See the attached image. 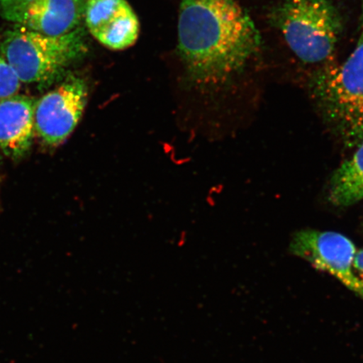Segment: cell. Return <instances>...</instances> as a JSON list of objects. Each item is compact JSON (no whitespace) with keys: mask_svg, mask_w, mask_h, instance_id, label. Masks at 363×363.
I'll use <instances>...</instances> for the list:
<instances>
[{"mask_svg":"<svg viewBox=\"0 0 363 363\" xmlns=\"http://www.w3.org/2000/svg\"><path fill=\"white\" fill-rule=\"evenodd\" d=\"M36 99L12 95L0 99V151L11 159H20L33 144L34 107Z\"/></svg>","mask_w":363,"mask_h":363,"instance_id":"9","label":"cell"},{"mask_svg":"<svg viewBox=\"0 0 363 363\" xmlns=\"http://www.w3.org/2000/svg\"><path fill=\"white\" fill-rule=\"evenodd\" d=\"M267 19L306 65L328 62L344 30L335 0H280L270 9Z\"/></svg>","mask_w":363,"mask_h":363,"instance_id":"3","label":"cell"},{"mask_svg":"<svg viewBox=\"0 0 363 363\" xmlns=\"http://www.w3.org/2000/svg\"><path fill=\"white\" fill-rule=\"evenodd\" d=\"M329 199L335 206H350L363 199V140L331 177Z\"/></svg>","mask_w":363,"mask_h":363,"instance_id":"10","label":"cell"},{"mask_svg":"<svg viewBox=\"0 0 363 363\" xmlns=\"http://www.w3.org/2000/svg\"><path fill=\"white\" fill-rule=\"evenodd\" d=\"M84 21L93 38L113 51L133 47L139 38L138 17L126 0H89Z\"/></svg>","mask_w":363,"mask_h":363,"instance_id":"8","label":"cell"},{"mask_svg":"<svg viewBox=\"0 0 363 363\" xmlns=\"http://www.w3.org/2000/svg\"><path fill=\"white\" fill-rule=\"evenodd\" d=\"M359 296L363 299V287H362V291L359 294Z\"/></svg>","mask_w":363,"mask_h":363,"instance_id":"14","label":"cell"},{"mask_svg":"<svg viewBox=\"0 0 363 363\" xmlns=\"http://www.w3.org/2000/svg\"><path fill=\"white\" fill-rule=\"evenodd\" d=\"M21 81L6 59L0 54V99L17 94Z\"/></svg>","mask_w":363,"mask_h":363,"instance_id":"11","label":"cell"},{"mask_svg":"<svg viewBox=\"0 0 363 363\" xmlns=\"http://www.w3.org/2000/svg\"><path fill=\"white\" fill-rule=\"evenodd\" d=\"M89 0H0V16L35 33L57 36L78 29Z\"/></svg>","mask_w":363,"mask_h":363,"instance_id":"7","label":"cell"},{"mask_svg":"<svg viewBox=\"0 0 363 363\" xmlns=\"http://www.w3.org/2000/svg\"><path fill=\"white\" fill-rule=\"evenodd\" d=\"M360 27L363 28V0H361Z\"/></svg>","mask_w":363,"mask_h":363,"instance_id":"13","label":"cell"},{"mask_svg":"<svg viewBox=\"0 0 363 363\" xmlns=\"http://www.w3.org/2000/svg\"><path fill=\"white\" fill-rule=\"evenodd\" d=\"M353 270L357 278L363 281V248L356 252L353 262Z\"/></svg>","mask_w":363,"mask_h":363,"instance_id":"12","label":"cell"},{"mask_svg":"<svg viewBox=\"0 0 363 363\" xmlns=\"http://www.w3.org/2000/svg\"><path fill=\"white\" fill-rule=\"evenodd\" d=\"M87 101L85 82L79 77H68L56 89L36 99L35 133L45 146H60L79 123Z\"/></svg>","mask_w":363,"mask_h":363,"instance_id":"5","label":"cell"},{"mask_svg":"<svg viewBox=\"0 0 363 363\" xmlns=\"http://www.w3.org/2000/svg\"><path fill=\"white\" fill-rule=\"evenodd\" d=\"M310 91L333 133L347 147H357L363 140V28L345 62L311 76Z\"/></svg>","mask_w":363,"mask_h":363,"instance_id":"2","label":"cell"},{"mask_svg":"<svg viewBox=\"0 0 363 363\" xmlns=\"http://www.w3.org/2000/svg\"><path fill=\"white\" fill-rule=\"evenodd\" d=\"M289 249L315 269L328 272L352 292L360 294L363 281L353 270L357 250L346 235L333 231L303 230L294 235Z\"/></svg>","mask_w":363,"mask_h":363,"instance_id":"6","label":"cell"},{"mask_svg":"<svg viewBox=\"0 0 363 363\" xmlns=\"http://www.w3.org/2000/svg\"><path fill=\"white\" fill-rule=\"evenodd\" d=\"M0 51L21 83L48 86L87 52L83 29L52 36L15 26Z\"/></svg>","mask_w":363,"mask_h":363,"instance_id":"4","label":"cell"},{"mask_svg":"<svg viewBox=\"0 0 363 363\" xmlns=\"http://www.w3.org/2000/svg\"><path fill=\"white\" fill-rule=\"evenodd\" d=\"M179 50L195 83L220 85L261 52L262 36L238 0H181Z\"/></svg>","mask_w":363,"mask_h":363,"instance_id":"1","label":"cell"},{"mask_svg":"<svg viewBox=\"0 0 363 363\" xmlns=\"http://www.w3.org/2000/svg\"><path fill=\"white\" fill-rule=\"evenodd\" d=\"M0 161H1V157H0Z\"/></svg>","mask_w":363,"mask_h":363,"instance_id":"15","label":"cell"}]
</instances>
